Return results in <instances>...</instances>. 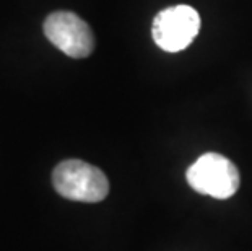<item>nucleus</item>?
Listing matches in <instances>:
<instances>
[{"mask_svg": "<svg viewBox=\"0 0 252 251\" xmlns=\"http://www.w3.org/2000/svg\"><path fill=\"white\" fill-rule=\"evenodd\" d=\"M52 184L65 199L99 202L109 193V181L99 168L82 160H65L52 173Z\"/></svg>", "mask_w": 252, "mask_h": 251, "instance_id": "obj_2", "label": "nucleus"}, {"mask_svg": "<svg viewBox=\"0 0 252 251\" xmlns=\"http://www.w3.org/2000/svg\"><path fill=\"white\" fill-rule=\"evenodd\" d=\"M186 178L194 191L215 199L234 196L241 184L238 167L224 155L215 152L200 155L187 168Z\"/></svg>", "mask_w": 252, "mask_h": 251, "instance_id": "obj_1", "label": "nucleus"}, {"mask_svg": "<svg viewBox=\"0 0 252 251\" xmlns=\"http://www.w3.org/2000/svg\"><path fill=\"white\" fill-rule=\"evenodd\" d=\"M44 33L52 44L73 59L88 57L94 49L93 31L72 12L51 13L44 21Z\"/></svg>", "mask_w": 252, "mask_h": 251, "instance_id": "obj_4", "label": "nucleus"}, {"mask_svg": "<svg viewBox=\"0 0 252 251\" xmlns=\"http://www.w3.org/2000/svg\"><path fill=\"white\" fill-rule=\"evenodd\" d=\"M200 31V15L190 5H174L161 10L153 20L152 35L158 47L179 52L190 46Z\"/></svg>", "mask_w": 252, "mask_h": 251, "instance_id": "obj_3", "label": "nucleus"}]
</instances>
